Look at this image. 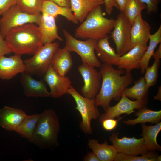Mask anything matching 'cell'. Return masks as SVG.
<instances>
[{
    "instance_id": "obj_35",
    "label": "cell",
    "mask_w": 161,
    "mask_h": 161,
    "mask_svg": "<svg viewBox=\"0 0 161 161\" xmlns=\"http://www.w3.org/2000/svg\"><path fill=\"white\" fill-rule=\"evenodd\" d=\"M147 6V13L150 14L155 13L158 10V6L161 0H140Z\"/></svg>"
},
{
    "instance_id": "obj_36",
    "label": "cell",
    "mask_w": 161,
    "mask_h": 161,
    "mask_svg": "<svg viewBox=\"0 0 161 161\" xmlns=\"http://www.w3.org/2000/svg\"><path fill=\"white\" fill-rule=\"evenodd\" d=\"M16 2V0H0V15H2Z\"/></svg>"
},
{
    "instance_id": "obj_29",
    "label": "cell",
    "mask_w": 161,
    "mask_h": 161,
    "mask_svg": "<svg viewBox=\"0 0 161 161\" xmlns=\"http://www.w3.org/2000/svg\"><path fill=\"white\" fill-rule=\"evenodd\" d=\"M39 114L27 115L15 131L30 142L31 140Z\"/></svg>"
},
{
    "instance_id": "obj_20",
    "label": "cell",
    "mask_w": 161,
    "mask_h": 161,
    "mask_svg": "<svg viewBox=\"0 0 161 161\" xmlns=\"http://www.w3.org/2000/svg\"><path fill=\"white\" fill-rule=\"evenodd\" d=\"M73 64L70 52L64 47L58 48L53 56L51 65L60 75L65 76Z\"/></svg>"
},
{
    "instance_id": "obj_4",
    "label": "cell",
    "mask_w": 161,
    "mask_h": 161,
    "mask_svg": "<svg viewBox=\"0 0 161 161\" xmlns=\"http://www.w3.org/2000/svg\"><path fill=\"white\" fill-rule=\"evenodd\" d=\"M60 129L58 117L54 111L45 110L39 114L30 141L44 148H54L59 144L58 139Z\"/></svg>"
},
{
    "instance_id": "obj_24",
    "label": "cell",
    "mask_w": 161,
    "mask_h": 161,
    "mask_svg": "<svg viewBox=\"0 0 161 161\" xmlns=\"http://www.w3.org/2000/svg\"><path fill=\"white\" fill-rule=\"evenodd\" d=\"M41 13L55 18L58 15L62 16L74 24H77L78 23L70 8L59 6L51 1H43Z\"/></svg>"
},
{
    "instance_id": "obj_40",
    "label": "cell",
    "mask_w": 161,
    "mask_h": 161,
    "mask_svg": "<svg viewBox=\"0 0 161 161\" xmlns=\"http://www.w3.org/2000/svg\"><path fill=\"white\" fill-rule=\"evenodd\" d=\"M117 5L119 10L123 13L128 0H112Z\"/></svg>"
},
{
    "instance_id": "obj_5",
    "label": "cell",
    "mask_w": 161,
    "mask_h": 161,
    "mask_svg": "<svg viewBox=\"0 0 161 161\" xmlns=\"http://www.w3.org/2000/svg\"><path fill=\"white\" fill-rule=\"evenodd\" d=\"M63 32L65 39L66 49L70 52L76 53L81 57L82 62L94 67L100 68L102 64L95 53L97 40L88 38L83 41L76 39L65 30H63Z\"/></svg>"
},
{
    "instance_id": "obj_37",
    "label": "cell",
    "mask_w": 161,
    "mask_h": 161,
    "mask_svg": "<svg viewBox=\"0 0 161 161\" xmlns=\"http://www.w3.org/2000/svg\"><path fill=\"white\" fill-rule=\"evenodd\" d=\"M4 38L0 32V56L11 53Z\"/></svg>"
},
{
    "instance_id": "obj_17",
    "label": "cell",
    "mask_w": 161,
    "mask_h": 161,
    "mask_svg": "<svg viewBox=\"0 0 161 161\" xmlns=\"http://www.w3.org/2000/svg\"><path fill=\"white\" fill-rule=\"evenodd\" d=\"M27 115L21 109L5 106L0 109V126L7 131H15Z\"/></svg>"
},
{
    "instance_id": "obj_11",
    "label": "cell",
    "mask_w": 161,
    "mask_h": 161,
    "mask_svg": "<svg viewBox=\"0 0 161 161\" xmlns=\"http://www.w3.org/2000/svg\"><path fill=\"white\" fill-rule=\"evenodd\" d=\"M82 62V63L78 67V71L81 75L84 83L81 89V92L85 97L95 98L101 86V74L95 67Z\"/></svg>"
},
{
    "instance_id": "obj_41",
    "label": "cell",
    "mask_w": 161,
    "mask_h": 161,
    "mask_svg": "<svg viewBox=\"0 0 161 161\" xmlns=\"http://www.w3.org/2000/svg\"><path fill=\"white\" fill-rule=\"evenodd\" d=\"M83 161H100L98 157L93 152L88 153L84 157Z\"/></svg>"
},
{
    "instance_id": "obj_32",
    "label": "cell",
    "mask_w": 161,
    "mask_h": 161,
    "mask_svg": "<svg viewBox=\"0 0 161 161\" xmlns=\"http://www.w3.org/2000/svg\"><path fill=\"white\" fill-rule=\"evenodd\" d=\"M157 153L155 151H151L141 155H129L118 153L114 161H157Z\"/></svg>"
},
{
    "instance_id": "obj_12",
    "label": "cell",
    "mask_w": 161,
    "mask_h": 161,
    "mask_svg": "<svg viewBox=\"0 0 161 161\" xmlns=\"http://www.w3.org/2000/svg\"><path fill=\"white\" fill-rule=\"evenodd\" d=\"M148 100H132L126 97L123 93L119 102L115 105L110 106L105 112L99 117V121L107 118H114L122 114H130L134 112V110H139L145 106Z\"/></svg>"
},
{
    "instance_id": "obj_38",
    "label": "cell",
    "mask_w": 161,
    "mask_h": 161,
    "mask_svg": "<svg viewBox=\"0 0 161 161\" xmlns=\"http://www.w3.org/2000/svg\"><path fill=\"white\" fill-rule=\"evenodd\" d=\"M105 6V10L106 13L109 15H110L113 10L114 7L118 10L119 8L117 5L112 0H103Z\"/></svg>"
},
{
    "instance_id": "obj_9",
    "label": "cell",
    "mask_w": 161,
    "mask_h": 161,
    "mask_svg": "<svg viewBox=\"0 0 161 161\" xmlns=\"http://www.w3.org/2000/svg\"><path fill=\"white\" fill-rule=\"evenodd\" d=\"M131 24L123 13L118 14L111 36L115 44L116 52L120 56L133 48L131 41Z\"/></svg>"
},
{
    "instance_id": "obj_6",
    "label": "cell",
    "mask_w": 161,
    "mask_h": 161,
    "mask_svg": "<svg viewBox=\"0 0 161 161\" xmlns=\"http://www.w3.org/2000/svg\"><path fill=\"white\" fill-rule=\"evenodd\" d=\"M67 94L71 95L75 100L76 106L75 109L80 113L82 121L80 127L85 134L92 133L91 126L92 120H96L100 116V113L95 104V98H88L80 94L72 85L69 88Z\"/></svg>"
},
{
    "instance_id": "obj_13",
    "label": "cell",
    "mask_w": 161,
    "mask_h": 161,
    "mask_svg": "<svg viewBox=\"0 0 161 161\" xmlns=\"http://www.w3.org/2000/svg\"><path fill=\"white\" fill-rule=\"evenodd\" d=\"M44 75V80L50 89L51 97L57 98L67 94L72 85V82L69 77L59 75L51 64Z\"/></svg>"
},
{
    "instance_id": "obj_22",
    "label": "cell",
    "mask_w": 161,
    "mask_h": 161,
    "mask_svg": "<svg viewBox=\"0 0 161 161\" xmlns=\"http://www.w3.org/2000/svg\"><path fill=\"white\" fill-rule=\"evenodd\" d=\"M88 145L100 161H113L117 153L114 147L105 140L100 144L96 139H89Z\"/></svg>"
},
{
    "instance_id": "obj_23",
    "label": "cell",
    "mask_w": 161,
    "mask_h": 161,
    "mask_svg": "<svg viewBox=\"0 0 161 161\" xmlns=\"http://www.w3.org/2000/svg\"><path fill=\"white\" fill-rule=\"evenodd\" d=\"M72 12L78 21L81 23L94 8L104 4L103 0H70Z\"/></svg>"
},
{
    "instance_id": "obj_3",
    "label": "cell",
    "mask_w": 161,
    "mask_h": 161,
    "mask_svg": "<svg viewBox=\"0 0 161 161\" xmlns=\"http://www.w3.org/2000/svg\"><path fill=\"white\" fill-rule=\"evenodd\" d=\"M86 19L76 29V38L97 40L108 36L114 26L115 20L108 19L103 15L101 5L94 8Z\"/></svg>"
},
{
    "instance_id": "obj_28",
    "label": "cell",
    "mask_w": 161,
    "mask_h": 161,
    "mask_svg": "<svg viewBox=\"0 0 161 161\" xmlns=\"http://www.w3.org/2000/svg\"><path fill=\"white\" fill-rule=\"evenodd\" d=\"M149 43L147 48L140 62V69L142 74L145 72L148 66L150 60L152 56L157 45L161 42V25L157 31L153 34L151 35Z\"/></svg>"
},
{
    "instance_id": "obj_18",
    "label": "cell",
    "mask_w": 161,
    "mask_h": 161,
    "mask_svg": "<svg viewBox=\"0 0 161 161\" xmlns=\"http://www.w3.org/2000/svg\"><path fill=\"white\" fill-rule=\"evenodd\" d=\"M151 27L148 23L143 20L141 13L136 18L132 25L131 41L132 47L140 45L147 46L151 35Z\"/></svg>"
},
{
    "instance_id": "obj_30",
    "label": "cell",
    "mask_w": 161,
    "mask_h": 161,
    "mask_svg": "<svg viewBox=\"0 0 161 161\" xmlns=\"http://www.w3.org/2000/svg\"><path fill=\"white\" fill-rule=\"evenodd\" d=\"M146 8V5L140 0H128L123 13L132 25L142 11Z\"/></svg>"
},
{
    "instance_id": "obj_16",
    "label": "cell",
    "mask_w": 161,
    "mask_h": 161,
    "mask_svg": "<svg viewBox=\"0 0 161 161\" xmlns=\"http://www.w3.org/2000/svg\"><path fill=\"white\" fill-rule=\"evenodd\" d=\"M20 82L25 95L28 97H51L44 83L34 79L31 74L24 71L21 73Z\"/></svg>"
},
{
    "instance_id": "obj_34",
    "label": "cell",
    "mask_w": 161,
    "mask_h": 161,
    "mask_svg": "<svg viewBox=\"0 0 161 161\" xmlns=\"http://www.w3.org/2000/svg\"><path fill=\"white\" fill-rule=\"evenodd\" d=\"M123 117L116 120L114 118H107L102 120L100 123L103 128L106 130L110 131L114 129L117 126L118 121Z\"/></svg>"
},
{
    "instance_id": "obj_44",
    "label": "cell",
    "mask_w": 161,
    "mask_h": 161,
    "mask_svg": "<svg viewBox=\"0 0 161 161\" xmlns=\"http://www.w3.org/2000/svg\"><path fill=\"white\" fill-rule=\"evenodd\" d=\"M161 156L157 155V161H160L161 160Z\"/></svg>"
},
{
    "instance_id": "obj_21",
    "label": "cell",
    "mask_w": 161,
    "mask_h": 161,
    "mask_svg": "<svg viewBox=\"0 0 161 161\" xmlns=\"http://www.w3.org/2000/svg\"><path fill=\"white\" fill-rule=\"evenodd\" d=\"M109 37L97 40L95 49L97 58L103 63L115 65L120 56L110 46Z\"/></svg>"
},
{
    "instance_id": "obj_15",
    "label": "cell",
    "mask_w": 161,
    "mask_h": 161,
    "mask_svg": "<svg viewBox=\"0 0 161 161\" xmlns=\"http://www.w3.org/2000/svg\"><path fill=\"white\" fill-rule=\"evenodd\" d=\"M148 46L137 45L128 52L120 56L115 65L118 69H124L126 73H131L134 69H140L141 60Z\"/></svg>"
},
{
    "instance_id": "obj_1",
    "label": "cell",
    "mask_w": 161,
    "mask_h": 161,
    "mask_svg": "<svg viewBox=\"0 0 161 161\" xmlns=\"http://www.w3.org/2000/svg\"><path fill=\"white\" fill-rule=\"evenodd\" d=\"M102 80L99 91L95 97L96 106H101L105 112L113 99L120 100L123 90L132 83L131 73H126L123 69H116L112 65L103 63L100 68Z\"/></svg>"
},
{
    "instance_id": "obj_7",
    "label": "cell",
    "mask_w": 161,
    "mask_h": 161,
    "mask_svg": "<svg viewBox=\"0 0 161 161\" xmlns=\"http://www.w3.org/2000/svg\"><path fill=\"white\" fill-rule=\"evenodd\" d=\"M58 42L44 44L32 57L24 61L25 72L30 74H44L51 64L53 56L59 48Z\"/></svg>"
},
{
    "instance_id": "obj_27",
    "label": "cell",
    "mask_w": 161,
    "mask_h": 161,
    "mask_svg": "<svg viewBox=\"0 0 161 161\" xmlns=\"http://www.w3.org/2000/svg\"><path fill=\"white\" fill-rule=\"evenodd\" d=\"M148 89L144 77H142L134 82L133 86L126 88L123 93L132 100H148Z\"/></svg>"
},
{
    "instance_id": "obj_2",
    "label": "cell",
    "mask_w": 161,
    "mask_h": 161,
    "mask_svg": "<svg viewBox=\"0 0 161 161\" xmlns=\"http://www.w3.org/2000/svg\"><path fill=\"white\" fill-rule=\"evenodd\" d=\"M11 52L34 55L44 45L38 26L29 23L11 29L5 36Z\"/></svg>"
},
{
    "instance_id": "obj_10",
    "label": "cell",
    "mask_w": 161,
    "mask_h": 161,
    "mask_svg": "<svg viewBox=\"0 0 161 161\" xmlns=\"http://www.w3.org/2000/svg\"><path fill=\"white\" fill-rule=\"evenodd\" d=\"M118 133L113 132L109 138L118 153L129 155H142L151 151L145 144L143 138H119Z\"/></svg>"
},
{
    "instance_id": "obj_42",
    "label": "cell",
    "mask_w": 161,
    "mask_h": 161,
    "mask_svg": "<svg viewBox=\"0 0 161 161\" xmlns=\"http://www.w3.org/2000/svg\"><path fill=\"white\" fill-rule=\"evenodd\" d=\"M152 57L154 59L161 58V44L160 43L156 51L154 53Z\"/></svg>"
},
{
    "instance_id": "obj_8",
    "label": "cell",
    "mask_w": 161,
    "mask_h": 161,
    "mask_svg": "<svg viewBox=\"0 0 161 161\" xmlns=\"http://www.w3.org/2000/svg\"><path fill=\"white\" fill-rule=\"evenodd\" d=\"M0 19V32L4 37L12 29L21 25L34 23L38 25L42 14L32 15L21 10L16 4L2 15Z\"/></svg>"
},
{
    "instance_id": "obj_25",
    "label": "cell",
    "mask_w": 161,
    "mask_h": 161,
    "mask_svg": "<svg viewBox=\"0 0 161 161\" xmlns=\"http://www.w3.org/2000/svg\"><path fill=\"white\" fill-rule=\"evenodd\" d=\"M135 116L137 117L136 118L123 121V123L127 125L147 122L156 124L161 120V110L154 111L144 106L138 110L135 113Z\"/></svg>"
},
{
    "instance_id": "obj_26",
    "label": "cell",
    "mask_w": 161,
    "mask_h": 161,
    "mask_svg": "<svg viewBox=\"0 0 161 161\" xmlns=\"http://www.w3.org/2000/svg\"><path fill=\"white\" fill-rule=\"evenodd\" d=\"M142 134L145 143L151 151H160L161 146L157 140V135L161 130V122L155 125L147 126L145 123L141 124Z\"/></svg>"
},
{
    "instance_id": "obj_39",
    "label": "cell",
    "mask_w": 161,
    "mask_h": 161,
    "mask_svg": "<svg viewBox=\"0 0 161 161\" xmlns=\"http://www.w3.org/2000/svg\"><path fill=\"white\" fill-rule=\"evenodd\" d=\"M43 1H48L52 2L58 5L64 7H71L70 0H42Z\"/></svg>"
},
{
    "instance_id": "obj_31",
    "label": "cell",
    "mask_w": 161,
    "mask_h": 161,
    "mask_svg": "<svg viewBox=\"0 0 161 161\" xmlns=\"http://www.w3.org/2000/svg\"><path fill=\"white\" fill-rule=\"evenodd\" d=\"M42 0H16V4L22 11L34 15L41 13Z\"/></svg>"
},
{
    "instance_id": "obj_19",
    "label": "cell",
    "mask_w": 161,
    "mask_h": 161,
    "mask_svg": "<svg viewBox=\"0 0 161 161\" xmlns=\"http://www.w3.org/2000/svg\"><path fill=\"white\" fill-rule=\"evenodd\" d=\"M55 18L46 14H42L38 27L43 44L52 43L56 40L63 41L58 34V29Z\"/></svg>"
},
{
    "instance_id": "obj_33",
    "label": "cell",
    "mask_w": 161,
    "mask_h": 161,
    "mask_svg": "<svg viewBox=\"0 0 161 161\" xmlns=\"http://www.w3.org/2000/svg\"><path fill=\"white\" fill-rule=\"evenodd\" d=\"M160 62V59H154L152 65L150 66H148L145 70V74L144 77L148 88L155 85L157 82Z\"/></svg>"
},
{
    "instance_id": "obj_43",
    "label": "cell",
    "mask_w": 161,
    "mask_h": 161,
    "mask_svg": "<svg viewBox=\"0 0 161 161\" xmlns=\"http://www.w3.org/2000/svg\"><path fill=\"white\" fill-rule=\"evenodd\" d=\"M155 100H161V86L158 87V90L157 95L154 97Z\"/></svg>"
},
{
    "instance_id": "obj_14",
    "label": "cell",
    "mask_w": 161,
    "mask_h": 161,
    "mask_svg": "<svg viewBox=\"0 0 161 161\" xmlns=\"http://www.w3.org/2000/svg\"><path fill=\"white\" fill-rule=\"evenodd\" d=\"M18 55L9 57L0 56V79L9 80L25 70L24 61Z\"/></svg>"
}]
</instances>
